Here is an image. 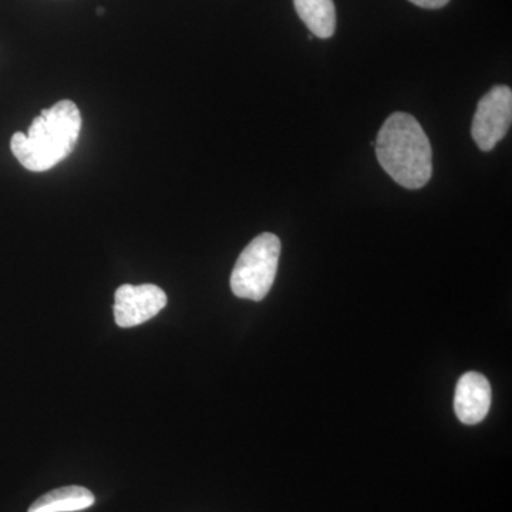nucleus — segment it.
<instances>
[{"label":"nucleus","mask_w":512,"mask_h":512,"mask_svg":"<svg viewBox=\"0 0 512 512\" xmlns=\"http://www.w3.org/2000/svg\"><path fill=\"white\" fill-rule=\"evenodd\" d=\"M82 131V116L70 100L57 101L33 120L28 134H13V156L26 170L43 173L73 153Z\"/></svg>","instance_id":"f257e3e1"},{"label":"nucleus","mask_w":512,"mask_h":512,"mask_svg":"<svg viewBox=\"0 0 512 512\" xmlns=\"http://www.w3.org/2000/svg\"><path fill=\"white\" fill-rule=\"evenodd\" d=\"M380 165L407 190H420L433 175V151L419 121L407 113H393L380 128L375 143Z\"/></svg>","instance_id":"f03ea898"},{"label":"nucleus","mask_w":512,"mask_h":512,"mask_svg":"<svg viewBox=\"0 0 512 512\" xmlns=\"http://www.w3.org/2000/svg\"><path fill=\"white\" fill-rule=\"evenodd\" d=\"M279 256L281 241L276 235L265 232L252 239L232 271L231 289L235 296L262 301L274 285Z\"/></svg>","instance_id":"7ed1b4c3"},{"label":"nucleus","mask_w":512,"mask_h":512,"mask_svg":"<svg viewBox=\"0 0 512 512\" xmlns=\"http://www.w3.org/2000/svg\"><path fill=\"white\" fill-rule=\"evenodd\" d=\"M511 121V89L507 86H495L478 101L471 136L480 150H494L510 131Z\"/></svg>","instance_id":"20e7f679"},{"label":"nucleus","mask_w":512,"mask_h":512,"mask_svg":"<svg viewBox=\"0 0 512 512\" xmlns=\"http://www.w3.org/2000/svg\"><path fill=\"white\" fill-rule=\"evenodd\" d=\"M114 319L120 328L143 325L163 311L167 295L157 285H121L114 295Z\"/></svg>","instance_id":"39448f33"},{"label":"nucleus","mask_w":512,"mask_h":512,"mask_svg":"<svg viewBox=\"0 0 512 512\" xmlns=\"http://www.w3.org/2000/svg\"><path fill=\"white\" fill-rule=\"evenodd\" d=\"M491 407V386L487 377L470 372L461 376L454 396V410L461 423L478 424L487 417Z\"/></svg>","instance_id":"423d86ee"},{"label":"nucleus","mask_w":512,"mask_h":512,"mask_svg":"<svg viewBox=\"0 0 512 512\" xmlns=\"http://www.w3.org/2000/svg\"><path fill=\"white\" fill-rule=\"evenodd\" d=\"M96 501L92 491L79 485L56 488L30 505L28 512H74L92 507Z\"/></svg>","instance_id":"0eeeda50"},{"label":"nucleus","mask_w":512,"mask_h":512,"mask_svg":"<svg viewBox=\"0 0 512 512\" xmlns=\"http://www.w3.org/2000/svg\"><path fill=\"white\" fill-rule=\"evenodd\" d=\"M296 13L319 39H329L336 30V8L333 0H293Z\"/></svg>","instance_id":"6e6552de"},{"label":"nucleus","mask_w":512,"mask_h":512,"mask_svg":"<svg viewBox=\"0 0 512 512\" xmlns=\"http://www.w3.org/2000/svg\"><path fill=\"white\" fill-rule=\"evenodd\" d=\"M409 2L423 9H440L444 8L450 0H409Z\"/></svg>","instance_id":"1a4fd4ad"},{"label":"nucleus","mask_w":512,"mask_h":512,"mask_svg":"<svg viewBox=\"0 0 512 512\" xmlns=\"http://www.w3.org/2000/svg\"><path fill=\"white\" fill-rule=\"evenodd\" d=\"M97 13H99V15H103L104 9L103 8L97 9Z\"/></svg>","instance_id":"9d476101"}]
</instances>
